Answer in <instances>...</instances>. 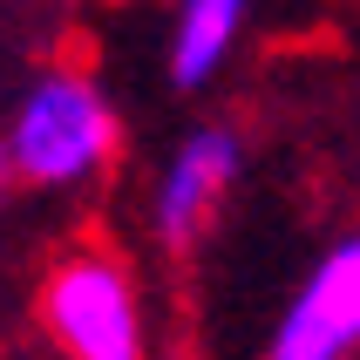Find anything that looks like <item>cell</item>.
<instances>
[{
	"label": "cell",
	"instance_id": "277c9868",
	"mask_svg": "<svg viewBox=\"0 0 360 360\" xmlns=\"http://www.w3.org/2000/svg\"><path fill=\"white\" fill-rule=\"evenodd\" d=\"M238 163H245L238 129H224V122H204V129H191L170 150V163L157 177V198H150V224H157V238L170 252H191L211 231V218L224 211L231 184H238Z\"/></svg>",
	"mask_w": 360,
	"mask_h": 360
},
{
	"label": "cell",
	"instance_id": "3957f363",
	"mask_svg": "<svg viewBox=\"0 0 360 360\" xmlns=\"http://www.w3.org/2000/svg\"><path fill=\"white\" fill-rule=\"evenodd\" d=\"M360 347V245H326L320 265L292 285L265 360H354Z\"/></svg>",
	"mask_w": 360,
	"mask_h": 360
},
{
	"label": "cell",
	"instance_id": "6da1fadb",
	"mask_svg": "<svg viewBox=\"0 0 360 360\" xmlns=\"http://www.w3.org/2000/svg\"><path fill=\"white\" fill-rule=\"evenodd\" d=\"M122 150V116L109 89L75 68H48L20 89L14 116L0 129V157H7V184L27 191H89L109 177V163Z\"/></svg>",
	"mask_w": 360,
	"mask_h": 360
},
{
	"label": "cell",
	"instance_id": "8992f818",
	"mask_svg": "<svg viewBox=\"0 0 360 360\" xmlns=\"http://www.w3.org/2000/svg\"><path fill=\"white\" fill-rule=\"evenodd\" d=\"M0 204H7V157H0Z\"/></svg>",
	"mask_w": 360,
	"mask_h": 360
},
{
	"label": "cell",
	"instance_id": "5b68a950",
	"mask_svg": "<svg viewBox=\"0 0 360 360\" xmlns=\"http://www.w3.org/2000/svg\"><path fill=\"white\" fill-rule=\"evenodd\" d=\"M245 20H252V0H177V20H170V82L177 89H211L218 68L231 61Z\"/></svg>",
	"mask_w": 360,
	"mask_h": 360
},
{
	"label": "cell",
	"instance_id": "7a4b0ae2",
	"mask_svg": "<svg viewBox=\"0 0 360 360\" xmlns=\"http://www.w3.org/2000/svg\"><path fill=\"white\" fill-rule=\"evenodd\" d=\"M34 313L41 333L61 347V360H150L143 292L129 265L102 245H75L41 272Z\"/></svg>",
	"mask_w": 360,
	"mask_h": 360
}]
</instances>
